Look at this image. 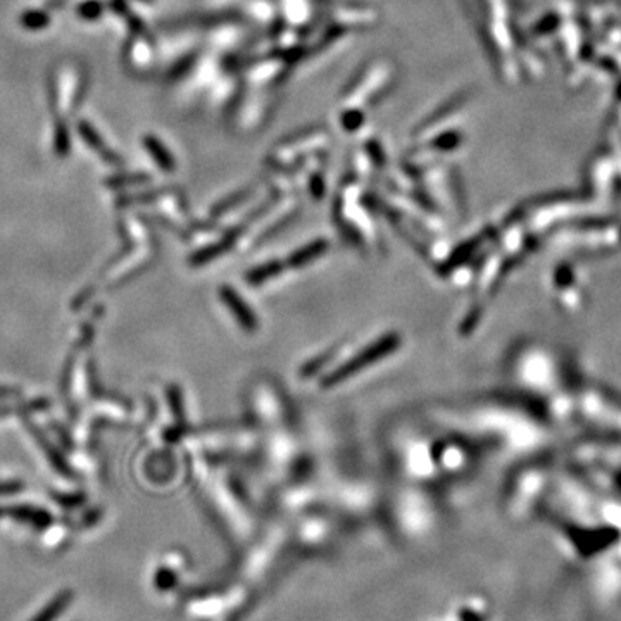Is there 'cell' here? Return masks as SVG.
I'll list each match as a JSON object with an SVG mask.
<instances>
[{
  "mask_svg": "<svg viewBox=\"0 0 621 621\" xmlns=\"http://www.w3.org/2000/svg\"><path fill=\"white\" fill-rule=\"evenodd\" d=\"M399 342L400 337L395 335V333L381 337L380 340H377L374 344H371L370 347L365 349L361 354L352 358V361H349L347 365L339 367L332 377L326 378V380L323 381V385H325V387H332V385L339 383L342 380H347V378H351L352 374H356L359 370H363V367L373 365V363L380 361L383 356H388L390 352H394L395 349L399 347Z\"/></svg>",
  "mask_w": 621,
  "mask_h": 621,
  "instance_id": "cell-1",
  "label": "cell"
},
{
  "mask_svg": "<svg viewBox=\"0 0 621 621\" xmlns=\"http://www.w3.org/2000/svg\"><path fill=\"white\" fill-rule=\"evenodd\" d=\"M83 94H85V76L71 66L62 68L50 90L52 101H56L57 111H61L64 116L71 114L82 102Z\"/></svg>",
  "mask_w": 621,
  "mask_h": 621,
  "instance_id": "cell-2",
  "label": "cell"
},
{
  "mask_svg": "<svg viewBox=\"0 0 621 621\" xmlns=\"http://www.w3.org/2000/svg\"><path fill=\"white\" fill-rule=\"evenodd\" d=\"M573 543L583 556H592L599 550L606 549L611 543L618 540V532L611 528H601V530H573L569 532Z\"/></svg>",
  "mask_w": 621,
  "mask_h": 621,
  "instance_id": "cell-3",
  "label": "cell"
},
{
  "mask_svg": "<svg viewBox=\"0 0 621 621\" xmlns=\"http://www.w3.org/2000/svg\"><path fill=\"white\" fill-rule=\"evenodd\" d=\"M78 131L83 137V140H85L95 152L101 154L102 159H105L108 163H119V157H117L116 154H112V149H109V147L105 145L101 135L97 133V130H95L90 123H87V121H80Z\"/></svg>",
  "mask_w": 621,
  "mask_h": 621,
  "instance_id": "cell-4",
  "label": "cell"
},
{
  "mask_svg": "<svg viewBox=\"0 0 621 621\" xmlns=\"http://www.w3.org/2000/svg\"><path fill=\"white\" fill-rule=\"evenodd\" d=\"M71 602H73V592L71 590H64V592L56 595L49 604H45V608H43L31 621H56L61 618L62 613L68 609V606L71 604Z\"/></svg>",
  "mask_w": 621,
  "mask_h": 621,
  "instance_id": "cell-5",
  "label": "cell"
},
{
  "mask_svg": "<svg viewBox=\"0 0 621 621\" xmlns=\"http://www.w3.org/2000/svg\"><path fill=\"white\" fill-rule=\"evenodd\" d=\"M221 295H223V299L226 300L228 307H230V309L237 314L238 321H240L245 328H254L256 319H254V316H252L251 309H247V307L244 306V300H242L237 293L231 292L230 288H223Z\"/></svg>",
  "mask_w": 621,
  "mask_h": 621,
  "instance_id": "cell-6",
  "label": "cell"
},
{
  "mask_svg": "<svg viewBox=\"0 0 621 621\" xmlns=\"http://www.w3.org/2000/svg\"><path fill=\"white\" fill-rule=\"evenodd\" d=\"M325 249H326V245L323 244V242H314V244H311L309 247H306V249H302V251L295 252V254L292 256V263H288V264L292 268L304 266V264H307V263H309V261L314 259V257L321 256L323 252H325Z\"/></svg>",
  "mask_w": 621,
  "mask_h": 621,
  "instance_id": "cell-7",
  "label": "cell"
},
{
  "mask_svg": "<svg viewBox=\"0 0 621 621\" xmlns=\"http://www.w3.org/2000/svg\"><path fill=\"white\" fill-rule=\"evenodd\" d=\"M49 14L43 13V10H28L21 17V23L24 28L28 29H42L49 24Z\"/></svg>",
  "mask_w": 621,
  "mask_h": 621,
  "instance_id": "cell-8",
  "label": "cell"
},
{
  "mask_svg": "<svg viewBox=\"0 0 621 621\" xmlns=\"http://www.w3.org/2000/svg\"><path fill=\"white\" fill-rule=\"evenodd\" d=\"M280 270H282L280 264H277V263H270V264H266V266L256 268L254 271H251V273L247 275V282H251V283L266 282V280H270L271 277H275V275H277Z\"/></svg>",
  "mask_w": 621,
  "mask_h": 621,
  "instance_id": "cell-9",
  "label": "cell"
},
{
  "mask_svg": "<svg viewBox=\"0 0 621 621\" xmlns=\"http://www.w3.org/2000/svg\"><path fill=\"white\" fill-rule=\"evenodd\" d=\"M101 13L102 6L97 0H88V2H83L78 7V16L83 17V20H95V17L101 16Z\"/></svg>",
  "mask_w": 621,
  "mask_h": 621,
  "instance_id": "cell-10",
  "label": "cell"
},
{
  "mask_svg": "<svg viewBox=\"0 0 621 621\" xmlns=\"http://www.w3.org/2000/svg\"><path fill=\"white\" fill-rule=\"evenodd\" d=\"M145 143H147V147H149L150 154H152V156L156 157L157 161H159L161 166L166 168V170H170V168H171V161H170V157H168V154L163 152V149H161V147H159V143L154 140V138H147Z\"/></svg>",
  "mask_w": 621,
  "mask_h": 621,
  "instance_id": "cell-11",
  "label": "cell"
}]
</instances>
